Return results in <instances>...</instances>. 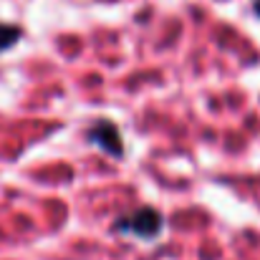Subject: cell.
Masks as SVG:
<instances>
[{
    "label": "cell",
    "instance_id": "3",
    "mask_svg": "<svg viewBox=\"0 0 260 260\" xmlns=\"http://www.w3.org/2000/svg\"><path fill=\"white\" fill-rule=\"evenodd\" d=\"M23 36V30L18 28V25H8V23H0V53L3 51H8V48H13L15 46V41Z\"/></svg>",
    "mask_w": 260,
    "mask_h": 260
},
{
    "label": "cell",
    "instance_id": "4",
    "mask_svg": "<svg viewBox=\"0 0 260 260\" xmlns=\"http://www.w3.org/2000/svg\"><path fill=\"white\" fill-rule=\"evenodd\" d=\"M253 10H255V15L260 18V0H253Z\"/></svg>",
    "mask_w": 260,
    "mask_h": 260
},
{
    "label": "cell",
    "instance_id": "1",
    "mask_svg": "<svg viewBox=\"0 0 260 260\" xmlns=\"http://www.w3.org/2000/svg\"><path fill=\"white\" fill-rule=\"evenodd\" d=\"M162 225H165L162 215H159L157 210H152V207H139V210H134V212H129L126 217H121V220L114 222L116 230H121V233H134V235H139V238H144V240L159 235Z\"/></svg>",
    "mask_w": 260,
    "mask_h": 260
},
{
    "label": "cell",
    "instance_id": "2",
    "mask_svg": "<svg viewBox=\"0 0 260 260\" xmlns=\"http://www.w3.org/2000/svg\"><path fill=\"white\" fill-rule=\"evenodd\" d=\"M88 142L96 144L101 152H106L109 157H121L124 154V139H121V132L114 121H96L91 129H88Z\"/></svg>",
    "mask_w": 260,
    "mask_h": 260
}]
</instances>
